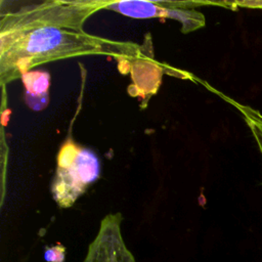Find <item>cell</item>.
Wrapping results in <instances>:
<instances>
[{
	"instance_id": "6da1fadb",
	"label": "cell",
	"mask_w": 262,
	"mask_h": 262,
	"mask_svg": "<svg viewBox=\"0 0 262 262\" xmlns=\"http://www.w3.org/2000/svg\"><path fill=\"white\" fill-rule=\"evenodd\" d=\"M94 54L131 61L140 55V46L110 40L85 31L38 29L0 49V80L2 84H8L37 66Z\"/></svg>"
},
{
	"instance_id": "7a4b0ae2",
	"label": "cell",
	"mask_w": 262,
	"mask_h": 262,
	"mask_svg": "<svg viewBox=\"0 0 262 262\" xmlns=\"http://www.w3.org/2000/svg\"><path fill=\"white\" fill-rule=\"evenodd\" d=\"M106 4L107 1H45L9 12L1 17L0 49L38 29L84 31L86 19Z\"/></svg>"
},
{
	"instance_id": "3957f363",
	"label": "cell",
	"mask_w": 262,
	"mask_h": 262,
	"mask_svg": "<svg viewBox=\"0 0 262 262\" xmlns=\"http://www.w3.org/2000/svg\"><path fill=\"white\" fill-rule=\"evenodd\" d=\"M100 173L96 154L69 140L57 155L56 172L51 184L54 201L60 208L71 207Z\"/></svg>"
},
{
	"instance_id": "277c9868",
	"label": "cell",
	"mask_w": 262,
	"mask_h": 262,
	"mask_svg": "<svg viewBox=\"0 0 262 262\" xmlns=\"http://www.w3.org/2000/svg\"><path fill=\"white\" fill-rule=\"evenodd\" d=\"M208 4L196 1H114L104 9L117 11L133 18H173L181 23V32L186 34L203 28L206 24L196 6Z\"/></svg>"
},
{
	"instance_id": "5b68a950",
	"label": "cell",
	"mask_w": 262,
	"mask_h": 262,
	"mask_svg": "<svg viewBox=\"0 0 262 262\" xmlns=\"http://www.w3.org/2000/svg\"><path fill=\"white\" fill-rule=\"evenodd\" d=\"M122 220L121 213L108 214L101 220L98 233L89 245L84 262H136L124 243Z\"/></svg>"
},
{
	"instance_id": "8992f818",
	"label": "cell",
	"mask_w": 262,
	"mask_h": 262,
	"mask_svg": "<svg viewBox=\"0 0 262 262\" xmlns=\"http://www.w3.org/2000/svg\"><path fill=\"white\" fill-rule=\"evenodd\" d=\"M231 103L243 116L247 126L249 127L254 137V140L262 158V113L252 106L241 104L235 101H231Z\"/></svg>"
},
{
	"instance_id": "52a82bcc",
	"label": "cell",
	"mask_w": 262,
	"mask_h": 262,
	"mask_svg": "<svg viewBox=\"0 0 262 262\" xmlns=\"http://www.w3.org/2000/svg\"><path fill=\"white\" fill-rule=\"evenodd\" d=\"M21 79L26 86V98L48 96L49 75L45 72H33L25 74Z\"/></svg>"
},
{
	"instance_id": "ba28073f",
	"label": "cell",
	"mask_w": 262,
	"mask_h": 262,
	"mask_svg": "<svg viewBox=\"0 0 262 262\" xmlns=\"http://www.w3.org/2000/svg\"><path fill=\"white\" fill-rule=\"evenodd\" d=\"M237 5H246V6H251V7H254V6H258L259 8H262V1H259V2H246V3H237Z\"/></svg>"
}]
</instances>
